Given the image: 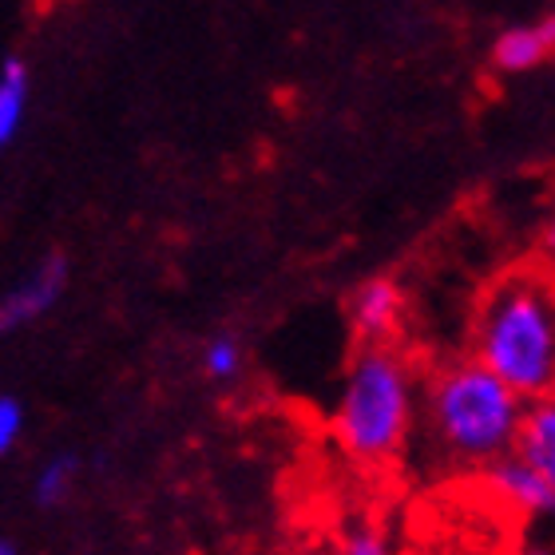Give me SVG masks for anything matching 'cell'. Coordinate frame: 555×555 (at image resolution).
Wrapping results in <instances>:
<instances>
[{
	"label": "cell",
	"mask_w": 555,
	"mask_h": 555,
	"mask_svg": "<svg viewBox=\"0 0 555 555\" xmlns=\"http://www.w3.org/2000/svg\"><path fill=\"white\" fill-rule=\"evenodd\" d=\"M524 401L473 358H452L421 377V421L428 444L452 468L485 473L516 449Z\"/></svg>",
	"instance_id": "7a4b0ae2"
},
{
	"label": "cell",
	"mask_w": 555,
	"mask_h": 555,
	"mask_svg": "<svg viewBox=\"0 0 555 555\" xmlns=\"http://www.w3.org/2000/svg\"><path fill=\"white\" fill-rule=\"evenodd\" d=\"M473 353L524 405L555 397V282L540 270L496 278L476 306Z\"/></svg>",
	"instance_id": "6da1fadb"
},
{
	"label": "cell",
	"mask_w": 555,
	"mask_h": 555,
	"mask_svg": "<svg viewBox=\"0 0 555 555\" xmlns=\"http://www.w3.org/2000/svg\"><path fill=\"white\" fill-rule=\"evenodd\" d=\"M512 452L555 488V397L532 401V405L524 409L520 437H516V449Z\"/></svg>",
	"instance_id": "ba28073f"
},
{
	"label": "cell",
	"mask_w": 555,
	"mask_h": 555,
	"mask_svg": "<svg viewBox=\"0 0 555 555\" xmlns=\"http://www.w3.org/2000/svg\"><path fill=\"white\" fill-rule=\"evenodd\" d=\"M24 100H28V68H24L21 60H9L0 68V147L21 128Z\"/></svg>",
	"instance_id": "8fae6325"
},
{
	"label": "cell",
	"mask_w": 555,
	"mask_h": 555,
	"mask_svg": "<svg viewBox=\"0 0 555 555\" xmlns=\"http://www.w3.org/2000/svg\"><path fill=\"white\" fill-rule=\"evenodd\" d=\"M24 421H28V413H24V401L12 393H0V456H9L16 444H21L24 437Z\"/></svg>",
	"instance_id": "4fadbf2b"
},
{
	"label": "cell",
	"mask_w": 555,
	"mask_h": 555,
	"mask_svg": "<svg viewBox=\"0 0 555 555\" xmlns=\"http://www.w3.org/2000/svg\"><path fill=\"white\" fill-rule=\"evenodd\" d=\"M64 289H68V258L64 255L40 258L9 294H0V337L21 334L24 325L40 322L64 298Z\"/></svg>",
	"instance_id": "5b68a950"
},
{
	"label": "cell",
	"mask_w": 555,
	"mask_h": 555,
	"mask_svg": "<svg viewBox=\"0 0 555 555\" xmlns=\"http://www.w3.org/2000/svg\"><path fill=\"white\" fill-rule=\"evenodd\" d=\"M480 480L516 516H524V520L532 524H555V488L535 468H528L516 452L500 456L496 464H488L485 473H480Z\"/></svg>",
	"instance_id": "8992f818"
},
{
	"label": "cell",
	"mask_w": 555,
	"mask_h": 555,
	"mask_svg": "<svg viewBox=\"0 0 555 555\" xmlns=\"http://www.w3.org/2000/svg\"><path fill=\"white\" fill-rule=\"evenodd\" d=\"M555 56V12L540 16L532 24H516L492 44V64L508 76H520V72L540 68L544 60Z\"/></svg>",
	"instance_id": "52a82bcc"
},
{
	"label": "cell",
	"mask_w": 555,
	"mask_h": 555,
	"mask_svg": "<svg viewBox=\"0 0 555 555\" xmlns=\"http://www.w3.org/2000/svg\"><path fill=\"white\" fill-rule=\"evenodd\" d=\"M405 286L397 278L373 274L349 294V330H353L361 346H393V337L401 334V322H405Z\"/></svg>",
	"instance_id": "277c9868"
},
{
	"label": "cell",
	"mask_w": 555,
	"mask_h": 555,
	"mask_svg": "<svg viewBox=\"0 0 555 555\" xmlns=\"http://www.w3.org/2000/svg\"><path fill=\"white\" fill-rule=\"evenodd\" d=\"M512 555H555L552 544H540V540H532V544H520Z\"/></svg>",
	"instance_id": "5bb4252c"
},
{
	"label": "cell",
	"mask_w": 555,
	"mask_h": 555,
	"mask_svg": "<svg viewBox=\"0 0 555 555\" xmlns=\"http://www.w3.org/2000/svg\"><path fill=\"white\" fill-rule=\"evenodd\" d=\"M0 555H16V544H12V540H4V535H0Z\"/></svg>",
	"instance_id": "2e32d148"
},
{
	"label": "cell",
	"mask_w": 555,
	"mask_h": 555,
	"mask_svg": "<svg viewBox=\"0 0 555 555\" xmlns=\"http://www.w3.org/2000/svg\"><path fill=\"white\" fill-rule=\"evenodd\" d=\"M76 480H80V456H72V452H56V456H48L33 476L36 508H60V504L72 496Z\"/></svg>",
	"instance_id": "9c48e42d"
},
{
	"label": "cell",
	"mask_w": 555,
	"mask_h": 555,
	"mask_svg": "<svg viewBox=\"0 0 555 555\" xmlns=\"http://www.w3.org/2000/svg\"><path fill=\"white\" fill-rule=\"evenodd\" d=\"M337 555H397V552L382 524L358 516V520H349L341 528V535H337Z\"/></svg>",
	"instance_id": "7c38bea8"
},
{
	"label": "cell",
	"mask_w": 555,
	"mask_h": 555,
	"mask_svg": "<svg viewBox=\"0 0 555 555\" xmlns=\"http://www.w3.org/2000/svg\"><path fill=\"white\" fill-rule=\"evenodd\" d=\"M198 370L215 385H234L246 370V349L234 334H215L207 337V346L198 353Z\"/></svg>",
	"instance_id": "30bf717a"
},
{
	"label": "cell",
	"mask_w": 555,
	"mask_h": 555,
	"mask_svg": "<svg viewBox=\"0 0 555 555\" xmlns=\"http://www.w3.org/2000/svg\"><path fill=\"white\" fill-rule=\"evenodd\" d=\"M421 421V377L397 346H361L334 401V437L361 468L393 464Z\"/></svg>",
	"instance_id": "3957f363"
},
{
	"label": "cell",
	"mask_w": 555,
	"mask_h": 555,
	"mask_svg": "<svg viewBox=\"0 0 555 555\" xmlns=\"http://www.w3.org/2000/svg\"><path fill=\"white\" fill-rule=\"evenodd\" d=\"M544 255L555 258V210H552V219H547V227H544Z\"/></svg>",
	"instance_id": "9a60e30c"
}]
</instances>
